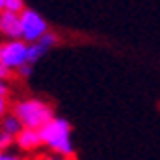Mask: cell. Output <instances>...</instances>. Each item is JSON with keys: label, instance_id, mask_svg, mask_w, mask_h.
<instances>
[{"label": "cell", "instance_id": "cell-10", "mask_svg": "<svg viewBox=\"0 0 160 160\" xmlns=\"http://www.w3.org/2000/svg\"><path fill=\"white\" fill-rule=\"evenodd\" d=\"M14 140H16L14 137H10L6 132H0V152H6V148H10Z\"/></svg>", "mask_w": 160, "mask_h": 160}, {"label": "cell", "instance_id": "cell-14", "mask_svg": "<svg viewBox=\"0 0 160 160\" xmlns=\"http://www.w3.org/2000/svg\"><path fill=\"white\" fill-rule=\"evenodd\" d=\"M4 117H6V99H4V97H0V122H2Z\"/></svg>", "mask_w": 160, "mask_h": 160}, {"label": "cell", "instance_id": "cell-11", "mask_svg": "<svg viewBox=\"0 0 160 160\" xmlns=\"http://www.w3.org/2000/svg\"><path fill=\"white\" fill-rule=\"evenodd\" d=\"M40 42H42V44H44V46L52 48V46H55V44H58V36H53L52 32H48V34H46V36H44V38H42Z\"/></svg>", "mask_w": 160, "mask_h": 160}, {"label": "cell", "instance_id": "cell-2", "mask_svg": "<svg viewBox=\"0 0 160 160\" xmlns=\"http://www.w3.org/2000/svg\"><path fill=\"white\" fill-rule=\"evenodd\" d=\"M14 115L18 117L24 128L40 131L42 127H46L53 119V109L40 99H26L14 107Z\"/></svg>", "mask_w": 160, "mask_h": 160}, {"label": "cell", "instance_id": "cell-8", "mask_svg": "<svg viewBox=\"0 0 160 160\" xmlns=\"http://www.w3.org/2000/svg\"><path fill=\"white\" fill-rule=\"evenodd\" d=\"M48 50H50V48L48 46H44L42 44V42H36V44H30L28 46V63L32 65V63H36V61H38L42 55H44Z\"/></svg>", "mask_w": 160, "mask_h": 160}, {"label": "cell", "instance_id": "cell-16", "mask_svg": "<svg viewBox=\"0 0 160 160\" xmlns=\"http://www.w3.org/2000/svg\"><path fill=\"white\" fill-rule=\"evenodd\" d=\"M6 93H8V87H6V81H2V79H0V97H6Z\"/></svg>", "mask_w": 160, "mask_h": 160}, {"label": "cell", "instance_id": "cell-12", "mask_svg": "<svg viewBox=\"0 0 160 160\" xmlns=\"http://www.w3.org/2000/svg\"><path fill=\"white\" fill-rule=\"evenodd\" d=\"M10 73H12V69H10V67H6V65H2V63H0V79H2V81H6V79L10 77Z\"/></svg>", "mask_w": 160, "mask_h": 160}, {"label": "cell", "instance_id": "cell-18", "mask_svg": "<svg viewBox=\"0 0 160 160\" xmlns=\"http://www.w3.org/2000/svg\"><path fill=\"white\" fill-rule=\"evenodd\" d=\"M0 10H4V0H0Z\"/></svg>", "mask_w": 160, "mask_h": 160}, {"label": "cell", "instance_id": "cell-19", "mask_svg": "<svg viewBox=\"0 0 160 160\" xmlns=\"http://www.w3.org/2000/svg\"><path fill=\"white\" fill-rule=\"evenodd\" d=\"M0 32H2V22H0Z\"/></svg>", "mask_w": 160, "mask_h": 160}, {"label": "cell", "instance_id": "cell-15", "mask_svg": "<svg viewBox=\"0 0 160 160\" xmlns=\"http://www.w3.org/2000/svg\"><path fill=\"white\" fill-rule=\"evenodd\" d=\"M0 160H20L14 154H8V152H0Z\"/></svg>", "mask_w": 160, "mask_h": 160}, {"label": "cell", "instance_id": "cell-13", "mask_svg": "<svg viewBox=\"0 0 160 160\" xmlns=\"http://www.w3.org/2000/svg\"><path fill=\"white\" fill-rule=\"evenodd\" d=\"M18 73H20V75H24V77H28L30 73H32V65H30V63H24L20 69H18Z\"/></svg>", "mask_w": 160, "mask_h": 160}, {"label": "cell", "instance_id": "cell-17", "mask_svg": "<svg viewBox=\"0 0 160 160\" xmlns=\"http://www.w3.org/2000/svg\"><path fill=\"white\" fill-rule=\"evenodd\" d=\"M44 160H69L67 156H46Z\"/></svg>", "mask_w": 160, "mask_h": 160}, {"label": "cell", "instance_id": "cell-7", "mask_svg": "<svg viewBox=\"0 0 160 160\" xmlns=\"http://www.w3.org/2000/svg\"><path fill=\"white\" fill-rule=\"evenodd\" d=\"M0 127H2V132H6V134H10V137H18V134L22 132V122L18 121V117L16 115H10V117H4L2 119V122H0Z\"/></svg>", "mask_w": 160, "mask_h": 160}, {"label": "cell", "instance_id": "cell-4", "mask_svg": "<svg viewBox=\"0 0 160 160\" xmlns=\"http://www.w3.org/2000/svg\"><path fill=\"white\" fill-rule=\"evenodd\" d=\"M0 63L10 69H20L28 63V44L22 40H12L0 46Z\"/></svg>", "mask_w": 160, "mask_h": 160}, {"label": "cell", "instance_id": "cell-5", "mask_svg": "<svg viewBox=\"0 0 160 160\" xmlns=\"http://www.w3.org/2000/svg\"><path fill=\"white\" fill-rule=\"evenodd\" d=\"M0 22H2V32L6 36H10L12 40H20L22 38V20H20L18 14L8 12V10H2Z\"/></svg>", "mask_w": 160, "mask_h": 160}, {"label": "cell", "instance_id": "cell-1", "mask_svg": "<svg viewBox=\"0 0 160 160\" xmlns=\"http://www.w3.org/2000/svg\"><path fill=\"white\" fill-rule=\"evenodd\" d=\"M42 142L48 144L58 156H73V142H71V125L69 121L53 117L46 127L40 128Z\"/></svg>", "mask_w": 160, "mask_h": 160}, {"label": "cell", "instance_id": "cell-9", "mask_svg": "<svg viewBox=\"0 0 160 160\" xmlns=\"http://www.w3.org/2000/svg\"><path fill=\"white\" fill-rule=\"evenodd\" d=\"M4 10L14 12V14H22L24 10V0H4Z\"/></svg>", "mask_w": 160, "mask_h": 160}, {"label": "cell", "instance_id": "cell-3", "mask_svg": "<svg viewBox=\"0 0 160 160\" xmlns=\"http://www.w3.org/2000/svg\"><path fill=\"white\" fill-rule=\"evenodd\" d=\"M20 20H22V40L26 44H36L48 34V22L36 10L26 8L20 14Z\"/></svg>", "mask_w": 160, "mask_h": 160}, {"label": "cell", "instance_id": "cell-6", "mask_svg": "<svg viewBox=\"0 0 160 160\" xmlns=\"http://www.w3.org/2000/svg\"><path fill=\"white\" fill-rule=\"evenodd\" d=\"M16 144L20 146L22 150H36L42 142L40 131H34V128H22V132L16 137Z\"/></svg>", "mask_w": 160, "mask_h": 160}]
</instances>
